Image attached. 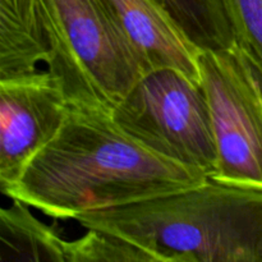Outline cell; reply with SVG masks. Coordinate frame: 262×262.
Segmentation results:
<instances>
[{
	"instance_id": "52a82bcc",
	"label": "cell",
	"mask_w": 262,
	"mask_h": 262,
	"mask_svg": "<svg viewBox=\"0 0 262 262\" xmlns=\"http://www.w3.org/2000/svg\"><path fill=\"white\" fill-rule=\"evenodd\" d=\"M152 68H171L201 84L200 50L163 0H109Z\"/></svg>"
},
{
	"instance_id": "6da1fadb",
	"label": "cell",
	"mask_w": 262,
	"mask_h": 262,
	"mask_svg": "<svg viewBox=\"0 0 262 262\" xmlns=\"http://www.w3.org/2000/svg\"><path fill=\"white\" fill-rule=\"evenodd\" d=\"M207 178L136 142L109 110L69 105L58 133L3 194L54 219H74L192 188Z\"/></svg>"
},
{
	"instance_id": "ba28073f",
	"label": "cell",
	"mask_w": 262,
	"mask_h": 262,
	"mask_svg": "<svg viewBox=\"0 0 262 262\" xmlns=\"http://www.w3.org/2000/svg\"><path fill=\"white\" fill-rule=\"evenodd\" d=\"M49 54L41 0H0V79L38 71Z\"/></svg>"
},
{
	"instance_id": "5b68a950",
	"label": "cell",
	"mask_w": 262,
	"mask_h": 262,
	"mask_svg": "<svg viewBox=\"0 0 262 262\" xmlns=\"http://www.w3.org/2000/svg\"><path fill=\"white\" fill-rule=\"evenodd\" d=\"M199 63L217 152L210 179L262 189V90L245 53L202 50Z\"/></svg>"
},
{
	"instance_id": "8992f818",
	"label": "cell",
	"mask_w": 262,
	"mask_h": 262,
	"mask_svg": "<svg viewBox=\"0 0 262 262\" xmlns=\"http://www.w3.org/2000/svg\"><path fill=\"white\" fill-rule=\"evenodd\" d=\"M68 102L48 69L0 79V189L17 182L31 159L58 133Z\"/></svg>"
},
{
	"instance_id": "8fae6325",
	"label": "cell",
	"mask_w": 262,
	"mask_h": 262,
	"mask_svg": "<svg viewBox=\"0 0 262 262\" xmlns=\"http://www.w3.org/2000/svg\"><path fill=\"white\" fill-rule=\"evenodd\" d=\"M67 262H154L146 251L112 233L87 229L86 234L68 242Z\"/></svg>"
},
{
	"instance_id": "9c48e42d",
	"label": "cell",
	"mask_w": 262,
	"mask_h": 262,
	"mask_svg": "<svg viewBox=\"0 0 262 262\" xmlns=\"http://www.w3.org/2000/svg\"><path fill=\"white\" fill-rule=\"evenodd\" d=\"M66 251L67 241L27 204L14 199L0 210V262H67Z\"/></svg>"
},
{
	"instance_id": "7a4b0ae2",
	"label": "cell",
	"mask_w": 262,
	"mask_h": 262,
	"mask_svg": "<svg viewBox=\"0 0 262 262\" xmlns=\"http://www.w3.org/2000/svg\"><path fill=\"white\" fill-rule=\"evenodd\" d=\"M112 233L154 262H262V189L202 183L74 217Z\"/></svg>"
},
{
	"instance_id": "30bf717a",
	"label": "cell",
	"mask_w": 262,
	"mask_h": 262,
	"mask_svg": "<svg viewBox=\"0 0 262 262\" xmlns=\"http://www.w3.org/2000/svg\"><path fill=\"white\" fill-rule=\"evenodd\" d=\"M200 50H225L238 43L225 0H163Z\"/></svg>"
},
{
	"instance_id": "277c9868",
	"label": "cell",
	"mask_w": 262,
	"mask_h": 262,
	"mask_svg": "<svg viewBox=\"0 0 262 262\" xmlns=\"http://www.w3.org/2000/svg\"><path fill=\"white\" fill-rule=\"evenodd\" d=\"M120 129L151 152L207 174L217 152L201 84L171 68L145 74L113 109Z\"/></svg>"
},
{
	"instance_id": "3957f363",
	"label": "cell",
	"mask_w": 262,
	"mask_h": 262,
	"mask_svg": "<svg viewBox=\"0 0 262 262\" xmlns=\"http://www.w3.org/2000/svg\"><path fill=\"white\" fill-rule=\"evenodd\" d=\"M46 69L68 105L113 112L152 68L109 0H41Z\"/></svg>"
}]
</instances>
